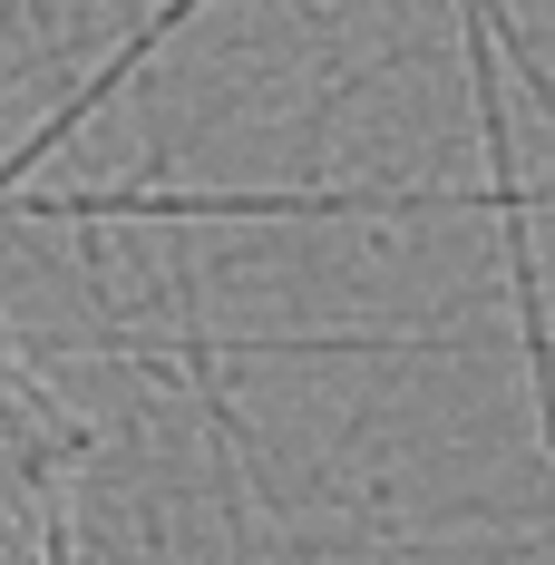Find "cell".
Listing matches in <instances>:
<instances>
[{"label":"cell","mask_w":555,"mask_h":565,"mask_svg":"<svg viewBox=\"0 0 555 565\" xmlns=\"http://www.w3.org/2000/svg\"><path fill=\"white\" fill-rule=\"evenodd\" d=\"M88 429L0 322V565H78Z\"/></svg>","instance_id":"cell-1"}]
</instances>
